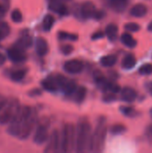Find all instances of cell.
I'll return each mask as SVG.
<instances>
[{"label":"cell","instance_id":"1","mask_svg":"<svg viewBox=\"0 0 152 153\" xmlns=\"http://www.w3.org/2000/svg\"><path fill=\"white\" fill-rule=\"evenodd\" d=\"M91 135V126L87 119L82 118L79 121L75 128V152L82 153L86 152Z\"/></svg>","mask_w":152,"mask_h":153},{"label":"cell","instance_id":"2","mask_svg":"<svg viewBox=\"0 0 152 153\" xmlns=\"http://www.w3.org/2000/svg\"><path fill=\"white\" fill-rule=\"evenodd\" d=\"M107 126L106 120L104 118H100L94 132L91 133L90 143H89V152H99L103 151L106 136H107Z\"/></svg>","mask_w":152,"mask_h":153},{"label":"cell","instance_id":"3","mask_svg":"<svg viewBox=\"0 0 152 153\" xmlns=\"http://www.w3.org/2000/svg\"><path fill=\"white\" fill-rule=\"evenodd\" d=\"M31 108L29 106H23L21 107L16 115L13 117V118L11 120V122L8 124V128H7V133L12 135V136H18L23 125L24 122L28 117V115L30 112Z\"/></svg>","mask_w":152,"mask_h":153},{"label":"cell","instance_id":"4","mask_svg":"<svg viewBox=\"0 0 152 153\" xmlns=\"http://www.w3.org/2000/svg\"><path fill=\"white\" fill-rule=\"evenodd\" d=\"M75 148V127L72 124L65 125L60 135V151L72 152Z\"/></svg>","mask_w":152,"mask_h":153},{"label":"cell","instance_id":"5","mask_svg":"<svg viewBox=\"0 0 152 153\" xmlns=\"http://www.w3.org/2000/svg\"><path fill=\"white\" fill-rule=\"evenodd\" d=\"M21 105L20 101L16 98H11L7 100L6 104L0 112V125L5 126L8 125L13 117L16 115L18 110L20 109Z\"/></svg>","mask_w":152,"mask_h":153},{"label":"cell","instance_id":"6","mask_svg":"<svg viewBox=\"0 0 152 153\" xmlns=\"http://www.w3.org/2000/svg\"><path fill=\"white\" fill-rule=\"evenodd\" d=\"M37 117H38L37 110L31 108L30 112L28 115V117H27V118H26V120L24 122V125H23L19 135L17 136L20 140H27L30 137V135L31 134V133L35 129L36 125L38 123Z\"/></svg>","mask_w":152,"mask_h":153},{"label":"cell","instance_id":"7","mask_svg":"<svg viewBox=\"0 0 152 153\" xmlns=\"http://www.w3.org/2000/svg\"><path fill=\"white\" fill-rule=\"evenodd\" d=\"M48 122L47 120L42 119L39 123H37L36 127H35V132H34V136H33V142L38 144L41 145L44 144L47 138H48Z\"/></svg>","mask_w":152,"mask_h":153},{"label":"cell","instance_id":"8","mask_svg":"<svg viewBox=\"0 0 152 153\" xmlns=\"http://www.w3.org/2000/svg\"><path fill=\"white\" fill-rule=\"evenodd\" d=\"M55 78H56V83L58 86V90H61L63 91V93L66 96H72L77 88L75 82L68 77L61 75V74H58Z\"/></svg>","mask_w":152,"mask_h":153},{"label":"cell","instance_id":"9","mask_svg":"<svg viewBox=\"0 0 152 153\" xmlns=\"http://www.w3.org/2000/svg\"><path fill=\"white\" fill-rule=\"evenodd\" d=\"M47 144L44 152L46 153H55L60 151V134L55 129L48 135L47 140Z\"/></svg>","mask_w":152,"mask_h":153},{"label":"cell","instance_id":"10","mask_svg":"<svg viewBox=\"0 0 152 153\" xmlns=\"http://www.w3.org/2000/svg\"><path fill=\"white\" fill-rule=\"evenodd\" d=\"M7 56L13 63H22L26 60L24 50L15 46L7 50Z\"/></svg>","mask_w":152,"mask_h":153},{"label":"cell","instance_id":"11","mask_svg":"<svg viewBox=\"0 0 152 153\" xmlns=\"http://www.w3.org/2000/svg\"><path fill=\"white\" fill-rule=\"evenodd\" d=\"M64 70L70 74H78L83 70V64L77 59L69 60L64 64Z\"/></svg>","mask_w":152,"mask_h":153},{"label":"cell","instance_id":"12","mask_svg":"<svg viewBox=\"0 0 152 153\" xmlns=\"http://www.w3.org/2000/svg\"><path fill=\"white\" fill-rule=\"evenodd\" d=\"M48 7L51 11L55 12L59 15H67L69 13L68 7L65 2L61 1H48Z\"/></svg>","mask_w":152,"mask_h":153},{"label":"cell","instance_id":"13","mask_svg":"<svg viewBox=\"0 0 152 153\" xmlns=\"http://www.w3.org/2000/svg\"><path fill=\"white\" fill-rule=\"evenodd\" d=\"M97 9L96 6L91 2H85L81 6V14L85 19L93 18Z\"/></svg>","mask_w":152,"mask_h":153},{"label":"cell","instance_id":"14","mask_svg":"<svg viewBox=\"0 0 152 153\" xmlns=\"http://www.w3.org/2000/svg\"><path fill=\"white\" fill-rule=\"evenodd\" d=\"M137 98V92L130 88V87H125L121 91V100L125 102L131 103L133 102Z\"/></svg>","mask_w":152,"mask_h":153},{"label":"cell","instance_id":"15","mask_svg":"<svg viewBox=\"0 0 152 153\" xmlns=\"http://www.w3.org/2000/svg\"><path fill=\"white\" fill-rule=\"evenodd\" d=\"M35 47H36V52H37V54L39 56H44L48 52V45H47V42L43 38L37 39L36 43H35Z\"/></svg>","mask_w":152,"mask_h":153},{"label":"cell","instance_id":"16","mask_svg":"<svg viewBox=\"0 0 152 153\" xmlns=\"http://www.w3.org/2000/svg\"><path fill=\"white\" fill-rule=\"evenodd\" d=\"M41 85L44 88V90H46L47 91H49V92H56L58 90V86H57L55 77L50 76V77L44 79L41 82Z\"/></svg>","mask_w":152,"mask_h":153},{"label":"cell","instance_id":"17","mask_svg":"<svg viewBox=\"0 0 152 153\" xmlns=\"http://www.w3.org/2000/svg\"><path fill=\"white\" fill-rule=\"evenodd\" d=\"M147 12H148V8L143 4H137L133 5L130 10L131 15H133L134 17H137V18L145 16Z\"/></svg>","mask_w":152,"mask_h":153},{"label":"cell","instance_id":"18","mask_svg":"<svg viewBox=\"0 0 152 153\" xmlns=\"http://www.w3.org/2000/svg\"><path fill=\"white\" fill-rule=\"evenodd\" d=\"M31 43H32L31 37L28 34H23L22 36H21L19 38L18 41L16 42V44L14 46L25 50L26 48H28L31 46Z\"/></svg>","mask_w":152,"mask_h":153},{"label":"cell","instance_id":"19","mask_svg":"<svg viewBox=\"0 0 152 153\" xmlns=\"http://www.w3.org/2000/svg\"><path fill=\"white\" fill-rule=\"evenodd\" d=\"M136 65V58L133 55L128 54L122 60V67L125 70H130L133 68Z\"/></svg>","mask_w":152,"mask_h":153},{"label":"cell","instance_id":"20","mask_svg":"<svg viewBox=\"0 0 152 153\" xmlns=\"http://www.w3.org/2000/svg\"><path fill=\"white\" fill-rule=\"evenodd\" d=\"M86 94H87L86 88L83 87V86H80V87H77L76 88V90L74 91V92L73 93L72 96L73 97V100L77 103H82L85 100Z\"/></svg>","mask_w":152,"mask_h":153},{"label":"cell","instance_id":"21","mask_svg":"<svg viewBox=\"0 0 152 153\" xmlns=\"http://www.w3.org/2000/svg\"><path fill=\"white\" fill-rule=\"evenodd\" d=\"M106 35L108 38L109 40L111 41H115L117 39V34H118V28L116 24H108L106 27Z\"/></svg>","mask_w":152,"mask_h":153},{"label":"cell","instance_id":"22","mask_svg":"<svg viewBox=\"0 0 152 153\" xmlns=\"http://www.w3.org/2000/svg\"><path fill=\"white\" fill-rule=\"evenodd\" d=\"M127 0H108L110 7L116 12H123L127 6Z\"/></svg>","mask_w":152,"mask_h":153},{"label":"cell","instance_id":"23","mask_svg":"<svg viewBox=\"0 0 152 153\" xmlns=\"http://www.w3.org/2000/svg\"><path fill=\"white\" fill-rule=\"evenodd\" d=\"M121 41H122V43L125 46H126L128 48H135L136 45H137V41L128 32H125V33L122 34V36H121Z\"/></svg>","mask_w":152,"mask_h":153},{"label":"cell","instance_id":"24","mask_svg":"<svg viewBox=\"0 0 152 153\" xmlns=\"http://www.w3.org/2000/svg\"><path fill=\"white\" fill-rule=\"evenodd\" d=\"M117 61V57L115 55H108L100 58V64L105 67L113 66Z\"/></svg>","mask_w":152,"mask_h":153},{"label":"cell","instance_id":"25","mask_svg":"<svg viewBox=\"0 0 152 153\" xmlns=\"http://www.w3.org/2000/svg\"><path fill=\"white\" fill-rule=\"evenodd\" d=\"M55 24V18L51 14H47L42 21V27L45 31H49Z\"/></svg>","mask_w":152,"mask_h":153},{"label":"cell","instance_id":"26","mask_svg":"<svg viewBox=\"0 0 152 153\" xmlns=\"http://www.w3.org/2000/svg\"><path fill=\"white\" fill-rule=\"evenodd\" d=\"M27 74V69H18L11 73L10 77L14 82H20L24 79Z\"/></svg>","mask_w":152,"mask_h":153},{"label":"cell","instance_id":"27","mask_svg":"<svg viewBox=\"0 0 152 153\" xmlns=\"http://www.w3.org/2000/svg\"><path fill=\"white\" fill-rule=\"evenodd\" d=\"M10 33V27L5 22H0V40L5 39Z\"/></svg>","mask_w":152,"mask_h":153},{"label":"cell","instance_id":"28","mask_svg":"<svg viewBox=\"0 0 152 153\" xmlns=\"http://www.w3.org/2000/svg\"><path fill=\"white\" fill-rule=\"evenodd\" d=\"M58 38L60 39L63 40H72V41H75L78 39V35L73 34V33H69L66 31H60L58 34Z\"/></svg>","mask_w":152,"mask_h":153},{"label":"cell","instance_id":"29","mask_svg":"<svg viewBox=\"0 0 152 153\" xmlns=\"http://www.w3.org/2000/svg\"><path fill=\"white\" fill-rule=\"evenodd\" d=\"M126 128L125 126L123 125H115L111 127L110 129V133L114 135H119V134H123L125 132Z\"/></svg>","mask_w":152,"mask_h":153},{"label":"cell","instance_id":"30","mask_svg":"<svg viewBox=\"0 0 152 153\" xmlns=\"http://www.w3.org/2000/svg\"><path fill=\"white\" fill-rule=\"evenodd\" d=\"M11 19L13 22H21L22 21V14L19 9H14L11 13Z\"/></svg>","mask_w":152,"mask_h":153},{"label":"cell","instance_id":"31","mask_svg":"<svg viewBox=\"0 0 152 153\" xmlns=\"http://www.w3.org/2000/svg\"><path fill=\"white\" fill-rule=\"evenodd\" d=\"M139 73L142 75H150L152 74V65L151 64H145L142 65L139 69Z\"/></svg>","mask_w":152,"mask_h":153},{"label":"cell","instance_id":"32","mask_svg":"<svg viewBox=\"0 0 152 153\" xmlns=\"http://www.w3.org/2000/svg\"><path fill=\"white\" fill-rule=\"evenodd\" d=\"M125 29L130 32H137L140 30V25L136 22H128L125 25Z\"/></svg>","mask_w":152,"mask_h":153},{"label":"cell","instance_id":"33","mask_svg":"<svg viewBox=\"0 0 152 153\" xmlns=\"http://www.w3.org/2000/svg\"><path fill=\"white\" fill-rule=\"evenodd\" d=\"M120 111L125 115V116H127V117H133L134 114H135V110L131 108V107H121L120 108Z\"/></svg>","mask_w":152,"mask_h":153},{"label":"cell","instance_id":"34","mask_svg":"<svg viewBox=\"0 0 152 153\" xmlns=\"http://www.w3.org/2000/svg\"><path fill=\"white\" fill-rule=\"evenodd\" d=\"M73 50V48L71 45H64L61 48V51L64 55H70Z\"/></svg>","mask_w":152,"mask_h":153},{"label":"cell","instance_id":"35","mask_svg":"<svg viewBox=\"0 0 152 153\" xmlns=\"http://www.w3.org/2000/svg\"><path fill=\"white\" fill-rule=\"evenodd\" d=\"M116 96H115V94L114 93H108V94H107V95H105V97H104V101H106V102H111V101H114V100H116Z\"/></svg>","mask_w":152,"mask_h":153},{"label":"cell","instance_id":"36","mask_svg":"<svg viewBox=\"0 0 152 153\" xmlns=\"http://www.w3.org/2000/svg\"><path fill=\"white\" fill-rule=\"evenodd\" d=\"M104 15H105V13L103 11L97 10L96 13H95V14H94V17L93 18L96 19V20H100V19H102L104 17Z\"/></svg>","mask_w":152,"mask_h":153},{"label":"cell","instance_id":"37","mask_svg":"<svg viewBox=\"0 0 152 153\" xmlns=\"http://www.w3.org/2000/svg\"><path fill=\"white\" fill-rule=\"evenodd\" d=\"M7 100H8V99H7L6 97H4V96H0V112H1V110L3 109V108L4 107V105L6 104Z\"/></svg>","mask_w":152,"mask_h":153},{"label":"cell","instance_id":"38","mask_svg":"<svg viewBox=\"0 0 152 153\" xmlns=\"http://www.w3.org/2000/svg\"><path fill=\"white\" fill-rule=\"evenodd\" d=\"M104 37V33L101 32V31H97L96 33H94L92 35V39H102Z\"/></svg>","mask_w":152,"mask_h":153},{"label":"cell","instance_id":"39","mask_svg":"<svg viewBox=\"0 0 152 153\" xmlns=\"http://www.w3.org/2000/svg\"><path fill=\"white\" fill-rule=\"evenodd\" d=\"M5 11H6L5 7L0 4V18H1V17H3V16L4 15V13H5Z\"/></svg>","mask_w":152,"mask_h":153},{"label":"cell","instance_id":"40","mask_svg":"<svg viewBox=\"0 0 152 153\" xmlns=\"http://www.w3.org/2000/svg\"><path fill=\"white\" fill-rule=\"evenodd\" d=\"M4 61H5V57H4V55H2V54H0V66L4 63Z\"/></svg>","mask_w":152,"mask_h":153},{"label":"cell","instance_id":"41","mask_svg":"<svg viewBox=\"0 0 152 153\" xmlns=\"http://www.w3.org/2000/svg\"><path fill=\"white\" fill-rule=\"evenodd\" d=\"M148 30H150V31H151L152 32V22L150 23V25H149V27H148Z\"/></svg>","mask_w":152,"mask_h":153},{"label":"cell","instance_id":"42","mask_svg":"<svg viewBox=\"0 0 152 153\" xmlns=\"http://www.w3.org/2000/svg\"><path fill=\"white\" fill-rule=\"evenodd\" d=\"M149 132H150V134H152V124L150 126V127H149Z\"/></svg>","mask_w":152,"mask_h":153},{"label":"cell","instance_id":"43","mask_svg":"<svg viewBox=\"0 0 152 153\" xmlns=\"http://www.w3.org/2000/svg\"><path fill=\"white\" fill-rule=\"evenodd\" d=\"M149 90H150V91H151V93L152 94V83L151 84H150V87H149Z\"/></svg>","mask_w":152,"mask_h":153},{"label":"cell","instance_id":"44","mask_svg":"<svg viewBox=\"0 0 152 153\" xmlns=\"http://www.w3.org/2000/svg\"><path fill=\"white\" fill-rule=\"evenodd\" d=\"M48 1H61V2H65L67 0H48Z\"/></svg>","mask_w":152,"mask_h":153},{"label":"cell","instance_id":"45","mask_svg":"<svg viewBox=\"0 0 152 153\" xmlns=\"http://www.w3.org/2000/svg\"><path fill=\"white\" fill-rule=\"evenodd\" d=\"M151 116H152V108H151Z\"/></svg>","mask_w":152,"mask_h":153},{"label":"cell","instance_id":"46","mask_svg":"<svg viewBox=\"0 0 152 153\" xmlns=\"http://www.w3.org/2000/svg\"><path fill=\"white\" fill-rule=\"evenodd\" d=\"M127 1H128V0H127Z\"/></svg>","mask_w":152,"mask_h":153}]
</instances>
